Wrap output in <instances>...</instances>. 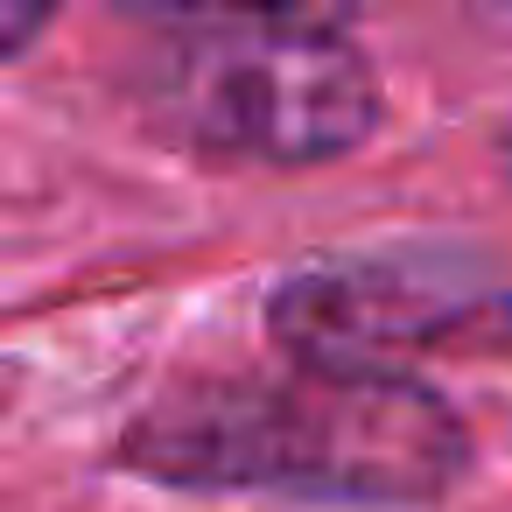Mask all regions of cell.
Here are the masks:
<instances>
[{
    "label": "cell",
    "instance_id": "6da1fadb",
    "mask_svg": "<svg viewBox=\"0 0 512 512\" xmlns=\"http://www.w3.org/2000/svg\"><path fill=\"white\" fill-rule=\"evenodd\" d=\"M120 463L183 491L428 505L463 477L470 435L421 379L288 358L281 372L169 386L120 435Z\"/></svg>",
    "mask_w": 512,
    "mask_h": 512
},
{
    "label": "cell",
    "instance_id": "7a4b0ae2",
    "mask_svg": "<svg viewBox=\"0 0 512 512\" xmlns=\"http://www.w3.org/2000/svg\"><path fill=\"white\" fill-rule=\"evenodd\" d=\"M155 106L197 155L302 169L379 127V78L337 29H197L169 50Z\"/></svg>",
    "mask_w": 512,
    "mask_h": 512
},
{
    "label": "cell",
    "instance_id": "3957f363",
    "mask_svg": "<svg viewBox=\"0 0 512 512\" xmlns=\"http://www.w3.org/2000/svg\"><path fill=\"white\" fill-rule=\"evenodd\" d=\"M484 309H491V295L477 281H456L449 267L365 260V267H323V274L288 281L267 302V323L288 358L386 372V358L428 351L449 330L477 323Z\"/></svg>",
    "mask_w": 512,
    "mask_h": 512
},
{
    "label": "cell",
    "instance_id": "277c9868",
    "mask_svg": "<svg viewBox=\"0 0 512 512\" xmlns=\"http://www.w3.org/2000/svg\"><path fill=\"white\" fill-rule=\"evenodd\" d=\"M197 29H337L358 0H141Z\"/></svg>",
    "mask_w": 512,
    "mask_h": 512
},
{
    "label": "cell",
    "instance_id": "5b68a950",
    "mask_svg": "<svg viewBox=\"0 0 512 512\" xmlns=\"http://www.w3.org/2000/svg\"><path fill=\"white\" fill-rule=\"evenodd\" d=\"M64 8V0H0V57H15V50H29L43 29H50V15Z\"/></svg>",
    "mask_w": 512,
    "mask_h": 512
},
{
    "label": "cell",
    "instance_id": "8992f818",
    "mask_svg": "<svg viewBox=\"0 0 512 512\" xmlns=\"http://www.w3.org/2000/svg\"><path fill=\"white\" fill-rule=\"evenodd\" d=\"M505 176H512V127H505Z\"/></svg>",
    "mask_w": 512,
    "mask_h": 512
}]
</instances>
